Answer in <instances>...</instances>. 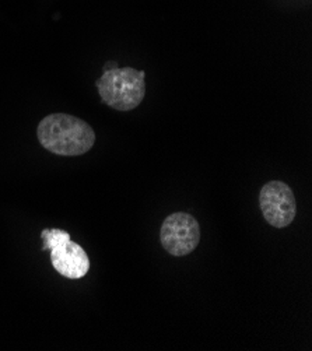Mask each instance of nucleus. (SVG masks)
<instances>
[{
    "label": "nucleus",
    "mask_w": 312,
    "mask_h": 351,
    "mask_svg": "<svg viewBox=\"0 0 312 351\" xmlns=\"http://www.w3.org/2000/svg\"><path fill=\"white\" fill-rule=\"evenodd\" d=\"M160 242L172 256L182 258L192 254L200 242V226L188 213H172L161 224Z\"/></svg>",
    "instance_id": "obj_4"
},
{
    "label": "nucleus",
    "mask_w": 312,
    "mask_h": 351,
    "mask_svg": "<svg viewBox=\"0 0 312 351\" xmlns=\"http://www.w3.org/2000/svg\"><path fill=\"white\" fill-rule=\"evenodd\" d=\"M108 107L128 112L136 110L146 95V73L133 67L108 69L95 83Z\"/></svg>",
    "instance_id": "obj_2"
},
{
    "label": "nucleus",
    "mask_w": 312,
    "mask_h": 351,
    "mask_svg": "<svg viewBox=\"0 0 312 351\" xmlns=\"http://www.w3.org/2000/svg\"><path fill=\"white\" fill-rule=\"evenodd\" d=\"M43 251H51L53 269L63 277L77 280L90 270V259L79 243L71 239V234L59 230H43Z\"/></svg>",
    "instance_id": "obj_3"
},
{
    "label": "nucleus",
    "mask_w": 312,
    "mask_h": 351,
    "mask_svg": "<svg viewBox=\"0 0 312 351\" xmlns=\"http://www.w3.org/2000/svg\"><path fill=\"white\" fill-rule=\"evenodd\" d=\"M37 137L44 149L64 157L83 156L95 143V133L86 121L60 112L51 114L40 122Z\"/></svg>",
    "instance_id": "obj_1"
},
{
    "label": "nucleus",
    "mask_w": 312,
    "mask_h": 351,
    "mask_svg": "<svg viewBox=\"0 0 312 351\" xmlns=\"http://www.w3.org/2000/svg\"><path fill=\"white\" fill-rule=\"evenodd\" d=\"M259 207L266 223L274 228L289 227L297 215L294 192L283 181H269L262 186Z\"/></svg>",
    "instance_id": "obj_5"
}]
</instances>
